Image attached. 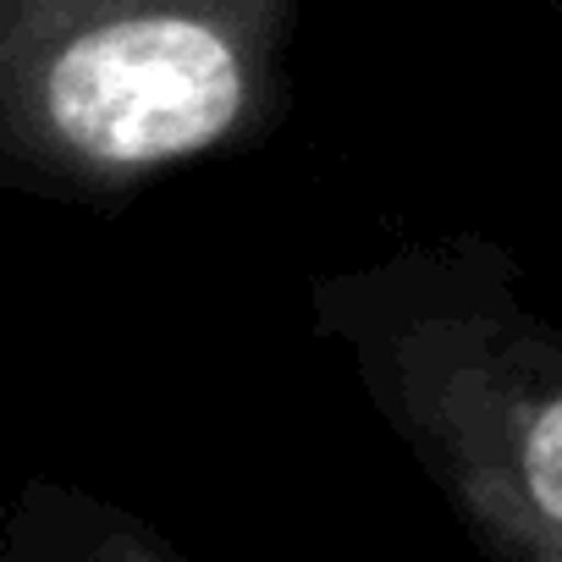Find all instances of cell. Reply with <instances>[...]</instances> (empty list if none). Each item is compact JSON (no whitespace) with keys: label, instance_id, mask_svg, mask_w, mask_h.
<instances>
[{"label":"cell","instance_id":"6da1fadb","mask_svg":"<svg viewBox=\"0 0 562 562\" xmlns=\"http://www.w3.org/2000/svg\"><path fill=\"white\" fill-rule=\"evenodd\" d=\"M310 326L485 557L562 562V326L496 237L321 270Z\"/></svg>","mask_w":562,"mask_h":562},{"label":"cell","instance_id":"7a4b0ae2","mask_svg":"<svg viewBox=\"0 0 562 562\" xmlns=\"http://www.w3.org/2000/svg\"><path fill=\"white\" fill-rule=\"evenodd\" d=\"M310 0H0V182L122 204L259 149Z\"/></svg>","mask_w":562,"mask_h":562},{"label":"cell","instance_id":"3957f363","mask_svg":"<svg viewBox=\"0 0 562 562\" xmlns=\"http://www.w3.org/2000/svg\"><path fill=\"white\" fill-rule=\"evenodd\" d=\"M540 7H546L551 18H562V0H540Z\"/></svg>","mask_w":562,"mask_h":562}]
</instances>
